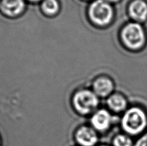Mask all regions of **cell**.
Returning <instances> with one entry per match:
<instances>
[{"instance_id":"cell-4","label":"cell","mask_w":147,"mask_h":146,"mask_svg":"<svg viewBox=\"0 0 147 146\" xmlns=\"http://www.w3.org/2000/svg\"><path fill=\"white\" fill-rule=\"evenodd\" d=\"M123 40L128 48H140L145 42V34L141 26L137 23H130L122 31Z\"/></svg>"},{"instance_id":"cell-13","label":"cell","mask_w":147,"mask_h":146,"mask_svg":"<svg viewBox=\"0 0 147 146\" xmlns=\"http://www.w3.org/2000/svg\"><path fill=\"white\" fill-rule=\"evenodd\" d=\"M136 146H147V133L138 140Z\"/></svg>"},{"instance_id":"cell-8","label":"cell","mask_w":147,"mask_h":146,"mask_svg":"<svg viewBox=\"0 0 147 146\" xmlns=\"http://www.w3.org/2000/svg\"><path fill=\"white\" fill-rule=\"evenodd\" d=\"M131 17L138 21H144L147 17V5L141 0L132 3L129 9Z\"/></svg>"},{"instance_id":"cell-12","label":"cell","mask_w":147,"mask_h":146,"mask_svg":"<svg viewBox=\"0 0 147 146\" xmlns=\"http://www.w3.org/2000/svg\"><path fill=\"white\" fill-rule=\"evenodd\" d=\"M115 146H131L132 140L125 135H118L114 139Z\"/></svg>"},{"instance_id":"cell-6","label":"cell","mask_w":147,"mask_h":146,"mask_svg":"<svg viewBox=\"0 0 147 146\" xmlns=\"http://www.w3.org/2000/svg\"><path fill=\"white\" fill-rule=\"evenodd\" d=\"M78 142L83 146H92L97 142L98 137L95 131L88 127H82L76 133Z\"/></svg>"},{"instance_id":"cell-10","label":"cell","mask_w":147,"mask_h":146,"mask_svg":"<svg viewBox=\"0 0 147 146\" xmlns=\"http://www.w3.org/2000/svg\"><path fill=\"white\" fill-rule=\"evenodd\" d=\"M43 14L52 16L57 14L59 10V5L57 0H45L41 5Z\"/></svg>"},{"instance_id":"cell-14","label":"cell","mask_w":147,"mask_h":146,"mask_svg":"<svg viewBox=\"0 0 147 146\" xmlns=\"http://www.w3.org/2000/svg\"><path fill=\"white\" fill-rule=\"evenodd\" d=\"M107 1H111V2H115V1H118V0H107Z\"/></svg>"},{"instance_id":"cell-15","label":"cell","mask_w":147,"mask_h":146,"mask_svg":"<svg viewBox=\"0 0 147 146\" xmlns=\"http://www.w3.org/2000/svg\"><path fill=\"white\" fill-rule=\"evenodd\" d=\"M30 1H32V2H37V1H40V0H29Z\"/></svg>"},{"instance_id":"cell-2","label":"cell","mask_w":147,"mask_h":146,"mask_svg":"<svg viewBox=\"0 0 147 146\" xmlns=\"http://www.w3.org/2000/svg\"><path fill=\"white\" fill-rule=\"evenodd\" d=\"M112 15V7L105 0H96L88 9L89 19L96 25L105 26L109 24Z\"/></svg>"},{"instance_id":"cell-3","label":"cell","mask_w":147,"mask_h":146,"mask_svg":"<svg viewBox=\"0 0 147 146\" xmlns=\"http://www.w3.org/2000/svg\"><path fill=\"white\" fill-rule=\"evenodd\" d=\"M74 109L81 115H87L97 108L99 100L96 93L88 90L78 91L73 96Z\"/></svg>"},{"instance_id":"cell-1","label":"cell","mask_w":147,"mask_h":146,"mask_svg":"<svg viewBox=\"0 0 147 146\" xmlns=\"http://www.w3.org/2000/svg\"><path fill=\"white\" fill-rule=\"evenodd\" d=\"M122 125L123 129L128 133L138 134L145 129L146 125L145 114L139 108L130 109L123 117Z\"/></svg>"},{"instance_id":"cell-7","label":"cell","mask_w":147,"mask_h":146,"mask_svg":"<svg viewBox=\"0 0 147 146\" xmlns=\"http://www.w3.org/2000/svg\"><path fill=\"white\" fill-rule=\"evenodd\" d=\"M93 126L99 131L107 129L110 123V115L108 111L101 109L94 115L91 119Z\"/></svg>"},{"instance_id":"cell-11","label":"cell","mask_w":147,"mask_h":146,"mask_svg":"<svg viewBox=\"0 0 147 146\" xmlns=\"http://www.w3.org/2000/svg\"><path fill=\"white\" fill-rule=\"evenodd\" d=\"M109 106L110 108L115 111H119L124 109L127 105V102L121 95H113L110 97L108 101Z\"/></svg>"},{"instance_id":"cell-5","label":"cell","mask_w":147,"mask_h":146,"mask_svg":"<svg viewBox=\"0 0 147 146\" xmlns=\"http://www.w3.org/2000/svg\"><path fill=\"white\" fill-rule=\"evenodd\" d=\"M23 0H2L1 9L4 15L9 17H15L20 15L25 9Z\"/></svg>"},{"instance_id":"cell-16","label":"cell","mask_w":147,"mask_h":146,"mask_svg":"<svg viewBox=\"0 0 147 146\" xmlns=\"http://www.w3.org/2000/svg\"><path fill=\"white\" fill-rule=\"evenodd\" d=\"M0 7H1V3H0Z\"/></svg>"},{"instance_id":"cell-9","label":"cell","mask_w":147,"mask_h":146,"mask_svg":"<svg viewBox=\"0 0 147 146\" xmlns=\"http://www.w3.org/2000/svg\"><path fill=\"white\" fill-rule=\"evenodd\" d=\"M93 88L96 95L100 97H106L112 91L113 84L109 79L101 77L95 80Z\"/></svg>"}]
</instances>
